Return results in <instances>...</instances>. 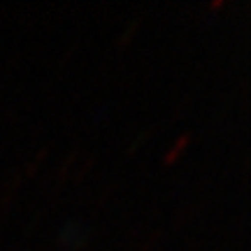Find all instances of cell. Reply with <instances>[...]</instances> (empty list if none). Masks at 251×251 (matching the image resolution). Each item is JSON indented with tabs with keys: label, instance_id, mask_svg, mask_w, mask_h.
Returning <instances> with one entry per match:
<instances>
[{
	"label": "cell",
	"instance_id": "8992f818",
	"mask_svg": "<svg viewBox=\"0 0 251 251\" xmlns=\"http://www.w3.org/2000/svg\"><path fill=\"white\" fill-rule=\"evenodd\" d=\"M47 158V147H42V149H40V151L35 153V156H33V161L28 163L26 165V175H33V172L37 170V168H40V163L45 161Z\"/></svg>",
	"mask_w": 251,
	"mask_h": 251
},
{
	"label": "cell",
	"instance_id": "52a82bcc",
	"mask_svg": "<svg viewBox=\"0 0 251 251\" xmlns=\"http://www.w3.org/2000/svg\"><path fill=\"white\" fill-rule=\"evenodd\" d=\"M163 237V230H151V233L147 235V240H144V244H140V251H151L153 247H156V242Z\"/></svg>",
	"mask_w": 251,
	"mask_h": 251
},
{
	"label": "cell",
	"instance_id": "7a4b0ae2",
	"mask_svg": "<svg viewBox=\"0 0 251 251\" xmlns=\"http://www.w3.org/2000/svg\"><path fill=\"white\" fill-rule=\"evenodd\" d=\"M19 181H21V175H19V172H14V175H12V177L5 181L2 198H0V205H2V209H7L9 202L14 200V193H17V188H19Z\"/></svg>",
	"mask_w": 251,
	"mask_h": 251
},
{
	"label": "cell",
	"instance_id": "8fae6325",
	"mask_svg": "<svg viewBox=\"0 0 251 251\" xmlns=\"http://www.w3.org/2000/svg\"><path fill=\"white\" fill-rule=\"evenodd\" d=\"M226 0H209V7L214 9V7H221V5H224Z\"/></svg>",
	"mask_w": 251,
	"mask_h": 251
},
{
	"label": "cell",
	"instance_id": "ba28073f",
	"mask_svg": "<svg viewBox=\"0 0 251 251\" xmlns=\"http://www.w3.org/2000/svg\"><path fill=\"white\" fill-rule=\"evenodd\" d=\"M149 133H151V128H144L142 133L137 135V137H135L133 142H130V147H128V153H133L135 149H137V147H140V144L144 142V140H147V137H149Z\"/></svg>",
	"mask_w": 251,
	"mask_h": 251
},
{
	"label": "cell",
	"instance_id": "5b68a950",
	"mask_svg": "<svg viewBox=\"0 0 251 251\" xmlns=\"http://www.w3.org/2000/svg\"><path fill=\"white\" fill-rule=\"evenodd\" d=\"M77 156H79V149H72L70 153H68V158L61 163V168H58V179H63L68 172H70V168H72V163L77 161Z\"/></svg>",
	"mask_w": 251,
	"mask_h": 251
},
{
	"label": "cell",
	"instance_id": "6da1fadb",
	"mask_svg": "<svg viewBox=\"0 0 251 251\" xmlns=\"http://www.w3.org/2000/svg\"><path fill=\"white\" fill-rule=\"evenodd\" d=\"M188 144H191V133H181L175 142L170 144V149L163 153V163L165 165H172V163H177L181 158V153H184V149H186Z\"/></svg>",
	"mask_w": 251,
	"mask_h": 251
},
{
	"label": "cell",
	"instance_id": "30bf717a",
	"mask_svg": "<svg viewBox=\"0 0 251 251\" xmlns=\"http://www.w3.org/2000/svg\"><path fill=\"white\" fill-rule=\"evenodd\" d=\"M191 214H196V207H186V209H184L179 216H175V226H181Z\"/></svg>",
	"mask_w": 251,
	"mask_h": 251
},
{
	"label": "cell",
	"instance_id": "3957f363",
	"mask_svg": "<svg viewBox=\"0 0 251 251\" xmlns=\"http://www.w3.org/2000/svg\"><path fill=\"white\" fill-rule=\"evenodd\" d=\"M93 163H96V153H93V151L86 153V158H84V161L77 165V170H75V175H72V179H75V181H81L84 177H86V172L93 168Z\"/></svg>",
	"mask_w": 251,
	"mask_h": 251
},
{
	"label": "cell",
	"instance_id": "277c9868",
	"mask_svg": "<svg viewBox=\"0 0 251 251\" xmlns=\"http://www.w3.org/2000/svg\"><path fill=\"white\" fill-rule=\"evenodd\" d=\"M140 24H142V21H140V19H133V21H130V24H128V26H126V30H124V33H121V35H119L117 45H119V47H126V45H128V42H130V37L135 35V30H137V28H140Z\"/></svg>",
	"mask_w": 251,
	"mask_h": 251
},
{
	"label": "cell",
	"instance_id": "9c48e42d",
	"mask_svg": "<svg viewBox=\"0 0 251 251\" xmlns=\"http://www.w3.org/2000/svg\"><path fill=\"white\" fill-rule=\"evenodd\" d=\"M114 191H117V184L112 181V184H109V186L105 188V191H102V193H100V196H98V200H96V205H102V202H105V200H107V198L112 196Z\"/></svg>",
	"mask_w": 251,
	"mask_h": 251
}]
</instances>
